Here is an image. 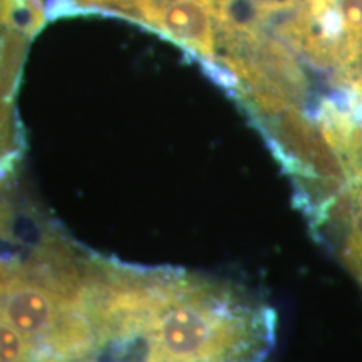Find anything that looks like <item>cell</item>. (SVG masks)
<instances>
[{
  "label": "cell",
  "instance_id": "1",
  "mask_svg": "<svg viewBox=\"0 0 362 362\" xmlns=\"http://www.w3.org/2000/svg\"><path fill=\"white\" fill-rule=\"evenodd\" d=\"M17 183L0 187V362H166L153 307L101 304L88 262Z\"/></svg>",
  "mask_w": 362,
  "mask_h": 362
},
{
  "label": "cell",
  "instance_id": "2",
  "mask_svg": "<svg viewBox=\"0 0 362 362\" xmlns=\"http://www.w3.org/2000/svg\"><path fill=\"white\" fill-rule=\"evenodd\" d=\"M149 25L200 54L203 61L215 56V6L211 0H171Z\"/></svg>",
  "mask_w": 362,
  "mask_h": 362
}]
</instances>
